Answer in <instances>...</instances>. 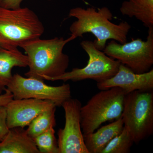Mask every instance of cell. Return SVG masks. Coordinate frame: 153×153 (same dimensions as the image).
I'll list each match as a JSON object with an SVG mask.
<instances>
[{"label":"cell","instance_id":"cell-1","mask_svg":"<svg viewBox=\"0 0 153 153\" xmlns=\"http://www.w3.org/2000/svg\"><path fill=\"white\" fill-rule=\"evenodd\" d=\"M68 16L77 19L69 27L71 35L76 38L82 37L85 33H92L96 38L94 41L95 47L101 51L105 48L107 41L110 39L121 44L126 43L131 28V25L126 22L119 24L111 22L112 13L106 7H102L97 10L93 7L73 8L69 11Z\"/></svg>","mask_w":153,"mask_h":153},{"label":"cell","instance_id":"cell-2","mask_svg":"<svg viewBox=\"0 0 153 153\" xmlns=\"http://www.w3.org/2000/svg\"><path fill=\"white\" fill-rule=\"evenodd\" d=\"M75 39L72 35L66 39L63 37L46 40L39 38L22 44L19 47L25 50L28 58L29 70L25 76L44 80L64 74L69 66V58L63 53V48Z\"/></svg>","mask_w":153,"mask_h":153},{"label":"cell","instance_id":"cell-3","mask_svg":"<svg viewBox=\"0 0 153 153\" xmlns=\"http://www.w3.org/2000/svg\"><path fill=\"white\" fill-rule=\"evenodd\" d=\"M125 95L121 88H111L101 90L82 106L80 117L83 135L95 131L106 122L120 118L123 111Z\"/></svg>","mask_w":153,"mask_h":153},{"label":"cell","instance_id":"cell-4","mask_svg":"<svg viewBox=\"0 0 153 153\" xmlns=\"http://www.w3.org/2000/svg\"><path fill=\"white\" fill-rule=\"evenodd\" d=\"M44 32L43 23L28 7L9 9L0 6V37L12 46L40 38Z\"/></svg>","mask_w":153,"mask_h":153},{"label":"cell","instance_id":"cell-5","mask_svg":"<svg viewBox=\"0 0 153 153\" xmlns=\"http://www.w3.org/2000/svg\"><path fill=\"white\" fill-rule=\"evenodd\" d=\"M122 118L124 126L138 144L153 133V91H135L125 96Z\"/></svg>","mask_w":153,"mask_h":153},{"label":"cell","instance_id":"cell-6","mask_svg":"<svg viewBox=\"0 0 153 153\" xmlns=\"http://www.w3.org/2000/svg\"><path fill=\"white\" fill-rule=\"evenodd\" d=\"M80 46L88 55L87 65L82 68H74L59 76L46 78L44 80L55 81L68 80L76 82L86 79H91L100 82L114 76L118 71L121 63L107 55L95 47L93 41L85 40Z\"/></svg>","mask_w":153,"mask_h":153},{"label":"cell","instance_id":"cell-7","mask_svg":"<svg viewBox=\"0 0 153 153\" xmlns=\"http://www.w3.org/2000/svg\"><path fill=\"white\" fill-rule=\"evenodd\" d=\"M103 51L107 55L118 60L134 73L148 72L153 64V27L149 28L146 41L137 38L121 44L112 40Z\"/></svg>","mask_w":153,"mask_h":153},{"label":"cell","instance_id":"cell-8","mask_svg":"<svg viewBox=\"0 0 153 153\" xmlns=\"http://www.w3.org/2000/svg\"><path fill=\"white\" fill-rule=\"evenodd\" d=\"M7 88L13 94V99L33 98L53 102L56 106H62L64 102L71 98L69 84L52 86L44 80L25 77L19 74L13 75Z\"/></svg>","mask_w":153,"mask_h":153},{"label":"cell","instance_id":"cell-9","mask_svg":"<svg viewBox=\"0 0 153 153\" xmlns=\"http://www.w3.org/2000/svg\"><path fill=\"white\" fill-rule=\"evenodd\" d=\"M81 102L70 98L62 106L65 112L64 128L57 132L60 153H89L85 147L81 126Z\"/></svg>","mask_w":153,"mask_h":153},{"label":"cell","instance_id":"cell-10","mask_svg":"<svg viewBox=\"0 0 153 153\" xmlns=\"http://www.w3.org/2000/svg\"><path fill=\"white\" fill-rule=\"evenodd\" d=\"M55 106H57L50 100L33 98L12 100L6 105L8 127L24 128L41 113Z\"/></svg>","mask_w":153,"mask_h":153},{"label":"cell","instance_id":"cell-11","mask_svg":"<svg viewBox=\"0 0 153 153\" xmlns=\"http://www.w3.org/2000/svg\"><path fill=\"white\" fill-rule=\"evenodd\" d=\"M97 86L100 90L119 87L126 94L135 91H153V69L152 68L148 72L137 74L121 63L118 71L114 76L97 82Z\"/></svg>","mask_w":153,"mask_h":153},{"label":"cell","instance_id":"cell-12","mask_svg":"<svg viewBox=\"0 0 153 153\" xmlns=\"http://www.w3.org/2000/svg\"><path fill=\"white\" fill-rule=\"evenodd\" d=\"M0 153H40L33 138L24 128H10L0 142Z\"/></svg>","mask_w":153,"mask_h":153},{"label":"cell","instance_id":"cell-13","mask_svg":"<svg viewBox=\"0 0 153 153\" xmlns=\"http://www.w3.org/2000/svg\"><path fill=\"white\" fill-rule=\"evenodd\" d=\"M124 128L122 118L102 127L91 133L83 135L85 147L89 153H101L116 136L121 132Z\"/></svg>","mask_w":153,"mask_h":153},{"label":"cell","instance_id":"cell-14","mask_svg":"<svg viewBox=\"0 0 153 153\" xmlns=\"http://www.w3.org/2000/svg\"><path fill=\"white\" fill-rule=\"evenodd\" d=\"M28 65L27 56L18 49L11 50L0 46V94L4 92L13 78V68Z\"/></svg>","mask_w":153,"mask_h":153},{"label":"cell","instance_id":"cell-15","mask_svg":"<svg viewBox=\"0 0 153 153\" xmlns=\"http://www.w3.org/2000/svg\"><path fill=\"white\" fill-rule=\"evenodd\" d=\"M120 10L123 16L134 17L148 29L153 27V0L124 1Z\"/></svg>","mask_w":153,"mask_h":153},{"label":"cell","instance_id":"cell-16","mask_svg":"<svg viewBox=\"0 0 153 153\" xmlns=\"http://www.w3.org/2000/svg\"><path fill=\"white\" fill-rule=\"evenodd\" d=\"M56 107L57 106L53 107L41 113L32 121L26 129L29 136L34 139L56 126L55 113Z\"/></svg>","mask_w":153,"mask_h":153},{"label":"cell","instance_id":"cell-17","mask_svg":"<svg viewBox=\"0 0 153 153\" xmlns=\"http://www.w3.org/2000/svg\"><path fill=\"white\" fill-rule=\"evenodd\" d=\"M134 140L127 129L123 130L109 143L101 153H128L134 143Z\"/></svg>","mask_w":153,"mask_h":153},{"label":"cell","instance_id":"cell-18","mask_svg":"<svg viewBox=\"0 0 153 153\" xmlns=\"http://www.w3.org/2000/svg\"><path fill=\"white\" fill-rule=\"evenodd\" d=\"M33 139L40 153H60L54 128H51Z\"/></svg>","mask_w":153,"mask_h":153},{"label":"cell","instance_id":"cell-19","mask_svg":"<svg viewBox=\"0 0 153 153\" xmlns=\"http://www.w3.org/2000/svg\"><path fill=\"white\" fill-rule=\"evenodd\" d=\"M7 118L6 106H0V142L4 138L10 129L7 125Z\"/></svg>","mask_w":153,"mask_h":153},{"label":"cell","instance_id":"cell-20","mask_svg":"<svg viewBox=\"0 0 153 153\" xmlns=\"http://www.w3.org/2000/svg\"><path fill=\"white\" fill-rule=\"evenodd\" d=\"M24 0H3L1 7L7 9H16L21 7V4ZM51 1L52 0H47Z\"/></svg>","mask_w":153,"mask_h":153},{"label":"cell","instance_id":"cell-21","mask_svg":"<svg viewBox=\"0 0 153 153\" xmlns=\"http://www.w3.org/2000/svg\"><path fill=\"white\" fill-rule=\"evenodd\" d=\"M13 99V94L6 88L4 93L0 94V106H6Z\"/></svg>","mask_w":153,"mask_h":153},{"label":"cell","instance_id":"cell-22","mask_svg":"<svg viewBox=\"0 0 153 153\" xmlns=\"http://www.w3.org/2000/svg\"><path fill=\"white\" fill-rule=\"evenodd\" d=\"M0 46L2 47L8 49H18L17 47H14L10 44L5 41L1 37H0Z\"/></svg>","mask_w":153,"mask_h":153},{"label":"cell","instance_id":"cell-23","mask_svg":"<svg viewBox=\"0 0 153 153\" xmlns=\"http://www.w3.org/2000/svg\"><path fill=\"white\" fill-rule=\"evenodd\" d=\"M3 0H0V6H1V4L2 3Z\"/></svg>","mask_w":153,"mask_h":153}]
</instances>
